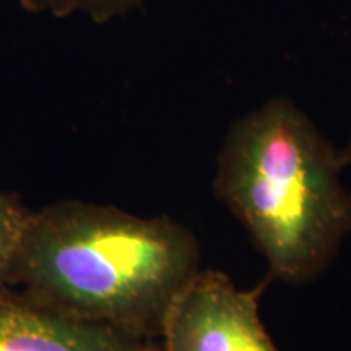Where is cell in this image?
I'll list each match as a JSON object with an SVG mask.
<instances>
[{
  "mask_svg": "<svg viewBox=\"0 0 351 351\" xmlns=\"http://www.w3.org/2000/svg\"><path fill=\"white\" fill-rule=\"evenodd\" d=\"M269 282L241 289L223 271L199 269L166 313L163 351H278L258 315Z\"/></svg>",
  "mask_w": 351,
  "mask_h": 351,
  "instance_id": "cell-3",
  "label": "cell"
},
{
  "mask_svg": "<svg viewBox=\"0 0 351 351\" xmlns=\"http://www.w3.org/2000/svg\"><path fill=\"white\" fill-rule=\"evenodd\" d=\"M340 153H341V161H343L345 168H351V134L348 140H346V143L343 145V148H340Z\"/></svg>",
  "mask_w": 351,
  "mask_h": 351,
  "instance_id": "cell-7",
  "label": "cell"
},
{
  "mask_svg": "<svg viewBox=\"0 0 351 351\" xmlns=\"http://www.w3.org/2000/svg\"><path fill=\"white\" fill-rule=\"evenodd\" d=\"M29 213L20 199L0 191V280L16 251Z\"/></svg>",
  "mask_w": 351,
  "mask_h": 351,
  "instance_id": "cell-6",
  "label": "cell"
},
{
  "mask_svg": "<svg viewBox=\"0 0 351 351\" xmlns=\"http://www.w3.org/2000/svg\"><path fill=\"white\" fill-rule=\"evenodd\" d=\"M200 247L168 217L62 200L32 212L0 283L67 317L147 339L199 270Z\"/></svg>",
  "mask_w": 351,
  "mask_h": 351,
  "instance_id": "cell-1",
  "label": "cell"
},
{
  "mask_svg": "<svg viewBox=\"0 0 351 351\" xmlns=\"http://www.w3.org/2000/svg\"><path fill=\"white\" fill-rule=\"evenodd\" d=\"M0 351H150L143 339L67 317L0 283Z\"/></svg>",
  "mask_w": 351,
  "mask_h": 351,
  "instance_id": "cell-4",
  "label": "cell"
},
{
  "mask_svg": "<svg viewBox=\"0 0 351 351\" xmlns=\"http://www.w3.org/2000/svg\"><path fill=\"white\" fill-rule=\"evenodd\" d=\"M341 153L302 109L274 96L232 122L213 191L245 228L270 280L306 285L328 269L351 232Z\"/></svg>",
  "mask_w": 351,
  "mask_h": 351,
  "instance_id": "cell-2",
  "label": "cell"
},
{
  "mask_svg": "<svg viewBox=\"0 0 351 351\" xmlns=\"http://www.w3.org/2000/svg\"><path fill=\"white\" fill-rule=\"evenodd\" d=\"M23 10L29 13H46L54 19H67L72 13H83L96 25L124 16L134 8L142 7L147 0H19Z\"/></svg>",
  "mask_w": 351,
  "mask_h": 351,
  "instance_id": "cell-5",
  "label": "cell"
}]
</instances>
